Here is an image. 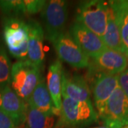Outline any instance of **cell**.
Returning a JSON list of instances; mask_svg holds the SVG:
<instances>
[{
	"label": "cell",
	"instance_id": "6da1fadb",
	"mask_svg": "<svg viewBox=\"0 0 128 128\" xmlns=\"http://www.w3.org/2000/svg\"><path fill=\"white\" fill-rule=\"evenodd\" d=\"M98 115L90 102H78L62 96V104L56 128H82L96 122Z\"/></svg>",
	"mask_w": 128,
	"mask_h": 128
},
{
	"label": "cell",
	"instance_id": "7a4b0ae2",
	"mask_svg": "<svg viewBox=\"0 0 128 128\" xmlns=\"http://www.w3.org/2000/svg\"><path fill=\"white\" fill-rule=\"evenodd\" d=\"M41 71L28 60H17L12 65L10 86L26 103L42 78Z\"/></svg>",
	"mask_w": 128,
	"mask_h": 128
},
{
	"label": "cell",
	"instance_id": "3957f363",
	"mask_svg": "<svg viewBox=\"0 0 128 128\" xmlns=\"http://www.w3.org/2000/svg\"><path fill=\"white\" fill-rule=\"evenodd\" d=\"M3 37L11 55L18 60H27L28 28L26 22L20 18L6 17L3 22Z\"/></svg>",
	"mask_w": 128,
	"mask_h": 128
},
{
	"label": "cell",
	"instance_id": "277c9868",
	"mask_svg": "<svg viewBox=\"0 0 128 128\" xmlns=\"http://www.w3.org/2000/svg\"><path fill=\"white\" fill-rule=\"evenodd\" d=\"M109 9L108 2L84 1L78 5L76 21L102 38L107 26Z\"/></svg>",
	"mask_w": 128,
	"mask_h": 128
},
{
	"label": "cell",
	"instance_id": "5b68a950",
	"mask_svg": "<svg viewBox=\"0 0 128 128\" xmlns=\"http://www.w3.org/2000/svg\"><path fill=\"white\" fill-rule=\"evenodd\" d=\"M41 16L46 38L53 43L65 33L68 21V3L63 0L46 1L41 12Z\"/></svg>",
	"mask_w": 128,
	"mask_h": 128
},
{
	"label": "cell",
	"instance_id": "8992f818",
	"mask_svg": "<svg viewBox=\"0 0 128 128\" xmlns=\"http://www.w3.org/2000/svg\"><path fill=\"white\" fill-rule=\"evenodd\" d=\"M99 118L109 128H122L128 124V100L119 86L110 96Z\"/></svg>",
	"mask_w": 128,
	"mask_h": 128
},
{
	"label": "cell",
	"instance_id": "52a82bcc",
	"mask_svg": "<svg viewBox=\"0 0 128 128\" xmlns=\"http://www.w3.org/2000/svg\"><path fill=\"white\" fill-rule=\"evenodd\" d=\"M128 68V58L122 53L106 48L89 60L88 77L99 73L118 75Z\"/></svg>",
	"mask_w": 128,
	"mask_h": 128
},
{
	"label": "cell",
	"instance_id": "ba28073f",
	"mask_svg": "<svg viewBox=\"0 0 128 128\" xmlns=\"http://www.w3.org/2000/svg\"><path fill=\"white\" fill-rule=\"evenodd\" d=\"M59 59L75 68H85L89 65V58L82 51L69 33L65 32L53 42Z\"/></svg>",
	"mask_w": 128,
	"mask_h": 128
},
{
	"label": "cell",
	"instance_id": "9c48e42d",
	"mask_svg": "<svg viewBox=\"0 0 128 128\" xmlns=\"http://www.w3.org/2000/svg\"><path fill=\"white\" fill-rule=\"evenodd\" d=\"M98 118L102 114L106 103L114 90L118 87V75L99 73L89 77Z\"/></svg>",
	"mask_w": 128,
	"mask_h": 128
},
{
	"label": "cell",
	"instance_id": "30bf717a",
	"mask_svg": "<svg viewBox=\"0 0 128 128\" xmlns=\"http://www.w3.org/2000/svg\"><path fill=\"white\" fill-rule=\"evenodd\" d=\"M69 34L89 59L95 58L108 48L102 38L77 21L70 26Z\"/></svg>",
	"mask_w": 128,
	"mask_h": 128
},
{
	"label": "cell",
	"instance_id": "8fae6325",
	"mask_svg": "<svg viewBox=\"0 0 128 128\" xmlns=\"http://www.w3.org/2000/svg\"><path fill=\"white\" fill-rule=\"evenodd\" d=\"M0 110L12 119L17 128H23L25 122L26 103L10 86L0 88Z\"/></svg>",
	"mask_w": 128,
	"mask_h": 128
},
{
	"label": "cell",
	"instance_id": "7c38bea8",
	"mask_svg": "<svg viewBox=\"0 0 128 128\" xmlns=\"http://www.w3.org/2000/svg\"><path fill=\"white\" fill-rule=\"evenodd\" d=\"M28 28L27 60L42 70L45 61L44 49V32L38 22L31 19L27 22Z\"/></svg>",
	"mask_w": 128,
	"mask_h": 128
},
{
	"label": "cell",
	"instance_id": "4fadbf2b",
	"mask_svg": "<svg viewBox=\"0 0 128 128\" xmlns=\"http://www.w3.org/2000/svg\"><path fill=\"white\" fill-rule=\"evenodd\" d=\"M61 96L78 102H90V90L87 80L80 75L66 76L63 71Z\"/></svg>",
	"mask_w": 128,
	"mask_h": 128
},
{
	"label": "cell",
	"instance_id": "5bb4252c",
	"mask_svg": "<svg viewBox=\"0 0 128 128\" xmlns=\"http://www.w3.org/2000/svg\"><path fill=\"white\" fill-rule=\"evenodd\" d=\"M46 2L42 0H3L0 1V10L6 17L20 18L22 16L35 14L41 12Z\"/></svg>",
	"mask_w": 128,
	"mask_h": 128
},
{
	"label": "cell",
	"instance_id": "9a60e30c",
	"mask_svg": "<svg viewBox=\"0 0 128 128\" xmlns=\"http://www.w3.org/2000/svg\"><path fill=\"white\" fill-rule=\"evenodd\" d=\"M62 64L60 60H56L50 65L46 76V86L48 90L55 108L59 112L62 104Z\"/></svg>",
	"mask_w": 128,
	"mask_h": 128
},
{
	"label": "cell",
	"instance_id": "2e32d148",
	"mask_svg": "<svg viewBox=\"0 0 128 128\" xmlns=\"http://www.w3.org/2000/svg\"><path fill=\"white\" fill-rule=\"evenodd\" d=\"M118 26L124 54H128V0L109 1Z\"/></svg>",
	"mask_w": 128,
	"mask_h": 128
},
{
	"label": "cell",
	"instance_id": "e0dca14e",
	"mask_svg": "<svg viewBox=\"0 0 128 128\" xmlns=\"http://www.w3.org/2000/svg\"><path fill=\"white\" fill-rule=\"evenodd\" d=\"M27 103L43 112L59 116L60 112L55 108L45 80L43 78L34 90Z\"/></svg>",
	"mask_w": 128,
	"mask_h": 128
},
{
	"label": "cell",
	"instance_id": "ac0fdd59",
	"mask_svg": "<svg viewBox=\"0 0 128 128\" xmlns=\"http://www.w3.org/2000/svg\"><path fill=\"white\" fill-rule=\"evenodd\" d=\"M56 115L47 114L26 103L25 122L23 128H55Z\"/></svg>",
	"mask_w": 128,
	"mask_h": 128
},
{
	"label": "cell",
	"instance_id": "d6986e66",
	"mask_svg": "<svg viewBox=\"0 0 128 128\" xmlns=\"http://www.w3.org/2000/svg\"><path fill=\"white\" fill-rule=\"evenodd\" d=\"M102 39L108 48L124 54L118 26L115 22L113 12L110 6L108 15L107 26L105 33L102 37Z\"/></svg>",
	"mask_w": 128,
	"mask_h": 128
},
{
	"label": "cell",
	"instance_id": "ffe728a7",
	"mask_svg": "<svg viewBox=\"0 0 128 128\" xmlns=\"http://www.w3.org/2000/svg\"><path fill=\"white\" fill-rule=\"evenodd\" d=\"M12 64L6 51L0 46V88L10 86Z\"/></svg>",
	"mask_w": 128,
	"mask_h": 128
},
{
	"label": "cell",
	"instance_id": "44dd1931",
	"mask_svg": "<svg viewBox=\"0 0 128 128\" xmlns=\"http://www.w3.org/2000/svg\"><path fill=\"white\" fill-rule=\"evenodd\" d=\"M118 86L123 91L128 100V68L118 75Z\"/></svg>",
	"mask_w": 128,
	"mask_h": 128
},
{
	"label": "cell",
	"instance_id": "7402d4cb",
	"mask_svg": "<svg viewBox=\"0 0 128 128\" xmlns=\"http://www.w3.org/2000/svg\"><path fill=\"white\" fill-rule=\"evenodd\" d=\"M0 128H17L12 119L0 110Z\"/></svg>",
	"mask_w": 128,
	"mask_h": 128
},
{
	"label": "cell",
	"instance_id": "603a6c76",
	"mask_svg": "<svg viewBox=\"0 0 128 128\" xmlns=\"http://www.w3.org/2000/svg\"><path fill=\"white\" fill-rule=\"evenodd\" d=\"M108 128V127H106V126H99V127H95V128Z\"/></svg>",
	"mask_w": 128,
	"mask_h": 128
},
{
	"label": "cell",
	"instance_id": "cb8c5ba5",
	"mask_svg": "<svg viewBox=\"0 0 128 128\" xmlns=\"http://www.w3.org/2000/svg\"><path fill=\"white\" fill-rule=\"evenodd\" d=\"M122 128H128V125H126V126H124V127H123Z\"/></svg>",
	"mask_w": 128,
	"mask_h": 128
},
{
	"label": "cell",
	"instance_id": "d4e9b609",
	"mask_svg": "<svg viewBox=\"0 0 128 128\" xmlns=\"http://www.w3.org/2000/svg\"><path fill=\"white\" fill-rule=\"evenodd\" d=\"M126 56H127V58H128V54Z\"/></svg>",
	"mask_w": 128,
	"mask_h": 128
}]
</instances>
